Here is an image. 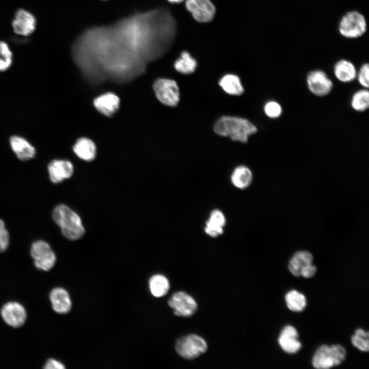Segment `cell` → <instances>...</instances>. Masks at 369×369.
I'll return each instance as SVG.
<instances>
[{
	"label": "cell",
	"instance_id": "obj_1",
	"mask_svg": "<svg viewBox=\"0 0 369 369\" xmlns=\"http://www.w3.org/2000/svg\"><path fill=\"white\" fill-rule=\"evenodd\" d=\"M176 33V23L170 12L158 8L86 30L74 42L72 54L81 66L140 68L145 61L163 54Z\"/></svg>",
	"mask_w": 369,
	"mask_h": 369
},
{
	"label": "cell",
	"instance_id": "obj_2",
	"mask_svg": "<svg viewBox=\"0 0 369 369\" xmlns=\"http://www.w3.org/2000/svg\"><path fill=\"white\" fill-rule=\"evenodd\" d=\"M214 130L220 136L244 143L248 141L250 136L257 132L256 127L249 120L232 116L219 118L214 125Z\"/></svg>",
	"mask_w": 369,
	"mask_h": 369
},
{
	"label": "cell",
	"instance_id": "obj_3",
	"mask_svg": "<svg viewBox=\"0 0 369 369\" xmlns=\"http://www.w3.org/2000/svg\"><path fill=\"white\" fill-rule=\"evenodd\" d=\"M53 219L60 227L63 235L71 240L81 238L85 230L80 217L65 204H59L54 209Z\"/></svg>",
	"mask_w": 369,
	"mask_h": 369
},
{
	"label": "cell",
	"instance_id": "obj_4",
	"mask_svg": "<svg viewBox=\"0 0 369 369\" xmlns=\"http://www.w3.org/2000/svg\"><path fill=\"white\" fill-rule=\"evenodd\" d=\"M346 355L345 348L340 344H323L316 350L312 359V364L315 368L329 369L342 364Z\"/></svg>",
	"mask_w": 369,
	"mask_h": 369
},
{
	"label": "cell",
	"instance_id": "obj_5",
	"mask_svg": "<svg viewBox=\"0 0 369 369\" xmlns=\"http://www.w3.org/2000/svg\"><path fill=\"white\" fill-rule=\"evenodd\" d=\"M364 16L359 12H347L341 18L338 29L340 34L348 38H355L362 36L366 30Z\"/></svg>",
	"mask_w": 369,
	"mask_h": 369
},
{
	"label": "cell",
	"instance_id": "obj_6",
	"mask_svg": "<svg viewBox=\"0 0 369 369\" xmlns=\"http://www.w3.org/2000/svg\"><path fill=\"white\" fill-rule=\"evenodd\" d=\"M206 341L195 334H190L177 339L175 344L176 352L186 359H193L207 350Z\"/></svg>",
	"mask_w": 369,
	"mask_h": 369
},
{
	"label": "cell",
	"instance_id": "obj_7",
	"mask_svg": "<svg viewBox=\"0 0 369 369\" xmlns=\"http://www.w3.org/2000/svg\"><path fill=\"white\" fill-rule=\"evenodd\" d=\"M30 254L35 267L40 270L49 271L56 262V257L51 247L43 240H37L32 243Z\"/></svg>",
	"mask_w": 369,
	"mask_h": 369
},
{
	"label": "cell",
	"instance_id": "obj_8",
	"mask_svg": "<svg viewBox=\"0 0 369 369\" xmlns=\"http://www.w3.org/2000/svg\"><path fill=\"white\" fill-rule=\"evenodd\" d=\"M157 98L163 104L174 107L179 101V91L177 83L172 79L160 78L153 85Z\"/></svg>",
	"mask_w": 369,
	"mask_h": 369
},
{
	"label": "cell",
	"instance_id": "obj_9",
	"mask_svg": "<svg viewBox=\"0 0 369 369\" xmlns=\"http://www.w3.org/2000/svg\"><path fill=\"white\" fill-rule=\"evenodd\" d=\"M306 83L310 92L318 97L329 95L333 90L332 80L326 73L321 70L310 72L306 77Z\"/></svg>",
	"mask_w": 369,
	"mask_h": 369
},
{
	"label": "cell",
	"instance_id": "obj_10",
	"mask_svg": "<svg viewBox=\"0 0 369 369\" xmlns=\"http://www.w3.org/2000/svg\"><path fill=\"white\" fill-rule=\"evenodd\" d=\"M169 305L177 316L189 317L197 310V305L194 299L185 292L179 291L173 294L168 301Z\"/></svg>",
	"mask_w": 369,
	"mask_h": 369
},
{
	"label": "cell",
	"instance_id": "obj_11",
	"mask_svg": "<svg viewBox=\"0 0 369 369\" xmlns=\"http://www.w3.org/2000/svg\"><path fill=\"white\" fill-rule=\"evenodd\" d=\"M186 7L194 19L200 23L211 22L216 11L210 0H187Z\"/></svg>",
	"mask_w": 369,
	"mask_h": 369
},
{
	"label": "cell",
	"instance_id": "obj_12",
	"mask_svg": "<svg viewBox=\"0 0 369 369\" xmlns=\"http://www.w3.org/2000/svg\"><path fill=\"white\" fill-rule=\"evenodd\" d=\"M1 314L6 323L14 328L22 326L27 318L24 307L21 304L14 301L5 304L1 309Z\"/></svg>",
	"mask_w": 369,
	"mask_h": 369
},
{
	"label": "cell",
	"instance_id": "obj_13",
	"mask_svg": "<svg viewBox=\"0 0 369 369\" xmlns=\"http://www.w3.org/2000/svg\"><path fill=\"white\" fill-rule=\"evenodd\" d=\"M13 31L17 35L27 36L35 30L36 19L30 12L24 9H18L12 22Z\"/></svg>",
	"mask_w": 369,
	"mask_h": 369
},
{
	"label": "cell",
	"instance_id": "obj_14",
	"mask_svg": "<svg viewBox=\"0 0 369 369\" xmlns=\"http://www.w3.org/2000/svg\"><path fill=\"white\" fill-rule=\"evenodd\" d=\"M298 338L299 334L296 329L291 325H286L281 330L278 337V342L285 353L295 354L301 347V343Z\"/></svg>",
	"mask_w": 369,
	"mask_h": 369
},
{
	"label": "cell",
	"instance_id": "obj_15",
	"mask_svg": "<svg viewBox=\"0 0 369 369\" xmlns=\"http://www.w3.org/2000/svg\"><path fill=\"white\" fill-rule=\"evenodd\" d=\"M48 170L50 180L54 183L70 178L74 171L73 166L70 161L58 159L51 161L48 165Z\"/></svg>",
	"mask_w": 369,
	"mask_h": 369
},
{
	"label": "cell",
	"instance_id": "obj_16",
	"mask_svg": "<svg viewBox=\"0 0 369 369\" xmlns=\"http://www.w3.org/2000/svg\"><path fill=\"white\" fill-rule=\"evenodd\" d=\"M9 144L17 157L23 161L29 160L36 155L35 147L26 138L18 135L11 136Z\"/></svg>",
	"mask_w": 369,
	"mask_h": 369
},
{
	"label": "cell",
	"instance_id": "obj_17",
	"mask_svg": "<svg viewBox=\"0 0 369 369\" xmlns=\"http://www.w3.org/2000/svg\"><path fill=\"white\" fill-rule=\"evenodd\" d=\"M49 298L53 310L60 314L68 313L72 307L70 296L64 289L55 288L51 290Z\"/></svg>",
	"mask_w": 369,
	"mask_h": 369
},
{
	"label": "cell",
	"instance_id": "obj_18",
	"mask_svg": "<svg viewBox=\"0 0 369 369\" xmlns=\"http://www.w3.org/2000/svg\"><path fill=\"white\" fill-rule=\"evenodd\" d=\"M333 72L338 81L343 83H348L356 78L357 70L352 62L343 59L335 63Z\"/></svg>",
	"mask_w": 369,
	"mask_h": 369
},
{
	"label": "cell",
	"instance_id": "obj_19",
	"mask_svg": "<svg viewBox=\"0 0 369 369\" xmlns=\"http://www.w3.org/2000/svg\"><path fill=\"white\" fill-rule=\"evenodd\" d=\"M94 105L101 113L111 116L118 110L119 99L115 94L107 93L96 98L94 100Z\"/></svg>",
	"mask_w": 369,
	"mask_h": 369
},
{
	"label": "cell",
	"instance_id": "obj_20",
	"mask_svg": "<svg viewBox=\"0 0 369 369\" xmlns=\"http://www.w3.org/2000/svg\"><path fill=\"white\" fill-rule=\"evenodd\" d=\"M314 257L307 251H299L295 253L289 260L288 269L295 277H300L302 270L313 263Z\"/></svg>",
	"mask_w": 369,
	"mask_h": 369
},
{
	"label": "cell",
	"instance_id": "obj_21",
	"mask_svg": "<svg viewBox=\"0 0 369 369\" xmlns=\"http://www.w3.org/2000/svg\"><path fill=\"white\" fill-rule=\"evenodd\" d=\"M252 180V171L245 166H239L235 168L231 176L232 184L239 189H244L249 187Z\"/></svg>",
	"mask_w": 369,
	"mask_h": 369
},
{
	"label": "cell",
	"instance_id": "obj_22",
	"mask_svg": "<svg viewBox=\"0 0 369 369\" xmlns=\"http://www.w3.org/2000/svg\"><path fill=\"white\" fill-rule=\"evenodd\" d=\"M73 151L78 157L86 161L93 160L96 155L95 144L91 140L86 138L77 140L73 147Z\"/></svg>",
	"mask_w": 369,
	"mask_h": 369
},
{
	"label": "cell",
	"instance_id": "obj_23",
	"mask_svg": "<svg viewBox=\"0 0 369 369\" xmlns=\"http://www.w3.org/2000/svg\"><path fill=\"white\" fill-rule=\"evenodd\" d=\"M219 85L227 93L230 95L238 96L244 92L240 78L235 74L224 75L219 81Z\"/></svg>",
	"mask_w": 369,
	"mask_h": 369
},
{
	"label": "cell",
	"instance_id": "obj_24",
	"mask_svg": "<svg viewBox=\"0 0 369 369\" xmlns=\"http://www.w3.org/2000/svg\"><path fill=\"white\" fill-rule=\"evenodd\" d=\"M284 300L288 309L295 312L303 311L307 305L305 296L296 290H292L286 293Z\"/></svg>",
	"mask_w": 369,
	"mask_h": 369
},
{
	"label": "cell",
	"instance_id": "obj_25",
	"mask_svg": "<svg viewBox=\"0 0 369 369\" xmlns=\"http://www.w3.org/2000/svg\"><path fill=\"white\" fill-rule=\"evenodd\" d=\"M149 285L151 294L156 297L165 296L170 289L168 279L161 274L152 276L149 279Z\"/></svg>",
	"mask_w": 369,
	"mask_h": 369
},
{
	"label": "cell",
	"instance_id": "obj_26",
	"mask_svg": "<svg viewBox=\"0 0 369 369\" xmlns=\"http://www.w3.org/2000/svg\"><path fill=\"white\" fill-rule=\"evenodd\" d=\"M196 60L189 53L182 52L180 57L175 61L174 68L178 72L183 74H190L195 71L197 67Z\"/></svg>",
	"mask_w": 369,
	"mask_h": 369
},
{
	"label": "cell",
	"instance_id": "obj_27",
	"mask_svg": "<svg viewBox=\"0 0 369 369\" xmlns=\"http://www.w3.org/2000/svg\"><path fill=\"white\" fill-rule=\"evenodd\" d=\"M351 106L355 111L364 112L369 107V92L368 89H361L356 91L352 95Z\"/></svg>",
	"mask_w": 369,
	"mask_h": 369
},
{
	"label": "cell",
	"instance_id": "obj_28",
	"mask_svg": "<svg viewBox=\"0 0 369 369\" xmlns=\"http://www.w3.org/2000/svg\"><path fill=\"white\" fill-rule=\"evenodd\" d=\"M352 344L361 351L367 352L369 350L368 332L362 329H357L351 336Z\"/></svg>",
	"mask_w": 369,
	"mask_h": 369
},
{
	"label": "cell",
	"instance_id": "obj_29",
	"mask_svg": "<svg viewBox=\"0 0 369 369\" xmlns=\"http://www.w3.org/2000/svg\"><path fill=\"white\" fill-rule=\"evenodd\" d=\"M263 111L269 118L277 119L281 116L283 109L279 102L274 100H270L264 104Z\"/></svg>",
	"mask_w": 369,
	"mask_h": 369
},
{
	"label": "cell",
	"instance_id": "obj_30",
	"mask_svg": "<svg viewBox=\"0 0 369 369\" xmlns=\"http://www.w3.org/2000/svg\"><path fill=\"white\" fill-rule=\"evenodd\" d=\"M359 84L364 88L368 89L369 86V65L364 63L357 72L356 78Z\"/></svg>",
	"mask_w": 369,
	"mask_h": 369
},
{
	"label": "cell",
	"instance_id": "obj_31",
	"mask_svg": "<svg viewBox=\"0 0 369 369\" xmlns=\"http://www.w3.org/2000/svg\"><path fill=\"white\" fill-rule=\"evenodd\" d=\"M207 221L215 226L223 228L225 225L226 219L220 210L215 209L211 212Z\"/></svg>",
	"mask_w": 369,
	"mask_h": 369
},
{
	"label": "cell",
	"instance_id": "obj_32",
	"mask_svg": "<svg viewBox=\"0 0 369 369\" xmlns=\"http://www.w3.org/2000/svg\"><path fill=\"white\" fill-rule=\"evenodd\" d=\"M9 235L5 228L4 222L0 219V253L4 252L8 248Z\"/></svg>",
	"mask_w": 369,
	"mask_h": 369
},
{
	"label": "cell",
	"instance_id": "obj_33",
	"mask_svg": "<svg viewBox=\"0 0 369 369\" xmlns=\"http://www.w3.org/2000/svg\"><path fill=\"white\" fill-rule=\"evenodd\" d=\"M204 231L209 236L212 237H217L223 233V228L215 226L207 221Z\"/></svg>",
	"mask_w": 369,
	"mask_h": 369
},
{
	"label": "cell",
	"instance_id": "obj_34",
	"mask_svg": "<svg viewBox=\"0 0 369 369\" xmlns=\"http://www.w3.org/2000/svg\"><path fill=\"white\" fill-rule=\"evenodd\" d=\"M317 268L313 263L305 267L301 273V276L305 278H311L315 276Z\"/></svg>",
	"mask_w": 369,
	"mask_h": 369
},
{
	"label": "cell",
	"instance_id": "obj_35",
	"mask_svg": "<svg viewBox=\"0 0 369 369\" xmlns=\"http://www.w3.org/2000/svg\"><path fill=\"white\" fill-rule=\"evenodd\" d=\"M0 56L13 58V54L9 46L4 41H0Z\"/></svg>",
	"mask_w": 369,
	"mask_h": 369
},
{
	"label": "cell",
	"instance_id": "obj_36",
	"mask_svg": "<svg viewBox=\"0 0 369 369\" xmlns=\"http://www.w3.org/2000/svg\"><path fill=\"white\" fill-rule=\"evenodd\" d=\"M65 368V366L62 363L52 358L48 359L44 367L45 369H64Z\"/></svg>",
	"mask_w": 369,
	"mask_h": 369
},
{
	"label": "cell",
	"instance_id": "obj_37",
	"mask_svg": "<svg viewBox=\"0 0 369 369\" xmlns=\"http://www.w3.org/2000/svg\"><path fill=\"white\" fill-rule=\"evenodd\" d=\"M13 58H7L0 56V72L8 70L12 64Z\"/></svg>",
	"mask_w": 369,
	"mask_h": 369
},
{
	"label": "cell",
	"instance_id": "obj_38",
	"mask_svg": "<svg viewBox=\"0 0 369 369\" xmlns=\"http://www.w3.org/2000/svg\"><path fill=\"white\" fill-rule=\"evenodd\" d=\"M169 2L173 4H178L183 2L184 0H168Z\"/></svg>",
	"mask_w": 369,
	"mask_h": 369
},
{
	"label": "cell",
	"instance_id": "obj_39",
	"mask_svg": "<svg viewBox=\"0 0 369 369\" xmlns=\"http://www.w3.org/2000/svg\"><path fill=\"white\" fill-rule=\"evenodd\" d=\"M105 1H106V0H105Z\"/></svg>",
	"mask_w": 369,
	"mask_h": 369
}]
</instances>
